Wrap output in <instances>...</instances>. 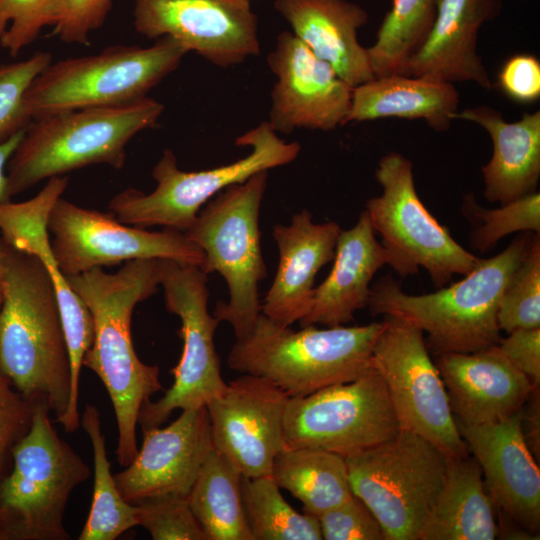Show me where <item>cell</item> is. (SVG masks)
Masks as SVG:
<instances>
[{
  "label": "cell",
  "instance_id": "obj_1",
  "mask_svg": "<svg viewBox=\"0 0 540 540\" xmlns=\"http://www.w3.org/2000/svg\"><path fill=\"white\" fill-rule=\"evenodd\" d=\"M66 280L92 316L93 340L82 366L99 377L110 397L117 426L115 454L125 467L138 452L140 410L162 389L159 367L139 359L131 334L134 308L160 286L157 259L127 261L116 273L93 268Z\"/></svg>",
  "mask_w": 540,
  "mask_h": 540
},
{
  "label": "cell",
  "instance_id": "obj_2",
  "mask_svg": "<svg viewBox=\"0 0 540 540\" xmlns=\"http://www.w3.org/2000/svg\"><path fill=\"white\" fill-rule=\"evenodd\" d=\"M3 300L0 371L32 406L59 422L71 391L70 358L53 283L45 265L0 236Z\"/></svg>",
  "mask_w": 540,
  "mask_h": 540
},
{
  "label": "cell",
  "instance_id": "obj_3",
  "mask_svg": "<svg viewBox=\"0 0 540 540\" xmlns=\"http://www.w3.org/2000/svg\"><path fill=\"white\" fill-rule=\"evenodd\" d=\"M536 233L518 235L499 254L482 259L464 278L436 292L412 295L390 275L370 290L373 315L402 319L427 333L435 355L472 353L501 339L497 313L503 291Z\"/></svg>",
  "mask_w": 540,
  "mask_h": 540
},
{
  "label": "cell",
  "instance_id": "obj_4",
  "mask_svg": "<svg viewBox=\"0 0 540 540\" xmlns=\"http://www.w3.org/2000/svg\"><path fill=\"white\" fill-rule=\"evenodd\" d=\"M385 320L363 326L295 331L260 313L251 331L236 340L228 367L263 377L290 398L353 381L372 367V353Z\"/></svg>",
  "mask_w": 540,
  "mask_h": 540
},
{
  "label": "cell",
  "instance_id": "obj_5",
  "mask_svg": "<svg viewBox=\"0 0 540 540\" xmlns=\"http://www.w3.org/2000/svg\"><path fill=\"white\" fill-rule=\"evenodd\" d=\"M164 106L145 97L114 107L64 111L33 119L7 164L11 197L42 180L95 164L125 165L126 146L154 127Z\"/></svg>",
  "mask_w": 540,
  "mask_h": 540
},
{
  "label": "cell",
  "instance_id": "obj_6",
  "mask_svg": "<svg viewBox=\"0 0 540 540\" xmlns=\"http://www.w3.org/2000/svg\"><path fill=\"white\" fill-rule=\"evenodd\" d=\"M33 407L30 429L0 480V540H69L66 506L91 470L58 435L49 409Z\"/></svg>",
  "mask_w": 540,
  "mask_h": 540
},
{
  "label": "cell",
  "instance_id": "obj_7",
  "mask_svg": "<svg viewBox=\"0 0 540 540\" xmlns=\"http://www.w3.org/2000/svg\"><path fill=\"white\" fill-rule=\"evenodd\" d=\"M268 171L228 186L199 211L184 232L204 253L201 270L218 272L226 281L228 301L218 302L213 315L229 323L236 340L245 337L261 313L259 282L267 269L260 244L259 212Z\"/></svg>",
  "mask_w": 540,
  "mask_h": 540
},
{
  "label": "cell",
  "instance_id": "obj_8",
  "mask_svg": "<svg viewBox=\"0 0 540 540\" xmlns=\"http://www.w3.org/2000/svg\"><path fill=\"white\" fill-rule=\"evenodd\" d=\"M187 49L171 37L150 47L117 45L98 54L50 63L29 85L24 105L31 119L91 107L127 105L180 65Z\"/></svg>",
  "mask_w": 540,
  "mask_h": 540
},
{
  "label": "cell",
  "instance_id": "obj_9",
  "mask_svg": "<svg viewBox=\"0 0 540 540\" xmlns=\"http://www.w3.org/2000/svg\"><path fill=\"white\" fill-rule=\"evenodd\" d=\"M235 143L250 147V153L233 163L202 171L180 170L174 153L165 149L152 171L155 189L149 194L125 189L110 200V211L127 225L163 226L185 232L201 207L216 194L258 172L293 162L301 151L298 142L278 137L268 121L242 134Z\"/></svg>",
  "mask_w": 540,
  "mask_h": 540
},
{
  "label": "cell",
  "instance_id": "obj_10",
  "mask_svg": "<svg viewBox=\"0 0 540 540\" xmlns=\"http://www.w3.org/2000/svg\"><path fill=\"white\" fill-rule=\"evenodd\" d=\"M344 457L353 494L377 518L386 540H418L448 457L428 440L402 429Z\"/></svg>",
  "mask_w": 540,
  "mask_h": 540
},
{
  "label": "cell",
  "instance_id": "obj_11",
  "mask_svg": "<svg viewBox=\"0 0 540 540\" xmlns=\"http://www.w3.org/2000/svg\"><path fill=\"white\" fill-rule=\"evenodd\" d=\"M382 194L365 211L382 240L389 265L405 278L424 268L435 287L466 275L481 258L461 246L428 211L416 191L412 162L397 152L384 155L375 171Z\"/></svg>",
  "mask_w": 540,
  "mask_h": 540
},
{
  "label": "cell",
  "instance_id": "obj_12",
  "mask_svg": "<svg viewBox=\"0 0 540 540\" xmlns=\"http://www.w3.org/2000/svg\"><path fill=\"white\" fill-rule=\"evenodd\" d=\"M157 274L167 311L180 319L183 349L171 371V387L159 400L142 406L141 430L159 427L176 409L206 406L227 386L214 342L220 321L208 309L207 274L197 266L168 259H157Z\"/></svg>",
  "mask_w": 540,
  "mask_h": 540
},
{
  "label": "cell",
  "instance_id": "obj_13",
  "mask_svg": "<svg viewBox=\"0 0 540 540\" xmlns=\"http://www.w3.org/2000/svg\"><path fill=\"white\" fill-rule=\"evenodd\" d=\"M384 320L372 366L386 385L400 429L428 440L448 458L468 456L423 332L399 318L385 316Z\"/></svg>",
  "mask_w": 540,
  "mask_h": 540
},
{
  "label": "cell",
  "instance_id": "obj_14",
  "mask_svg": "<svg viewBox=\"0 0 540 540\" xmlns=\"http://www.w3.org/2000/svg\"><path fill=\"white\" fill-rule=\"evenodd\" d=\"M399 430L386 385L373 366L353 381L289 398L284 415L287 446L342 456L380 444Z\"/></svg>",
  "mask_w": 540,
  "mask_h": 540
},
{
  "label": "cell",
  "instance_id": "obj_15",
  "mask_svg": "<svg viewBox=\"0 0 540 540\" xmlns=\"http://www.w3.org/2000/svg\"><path fill=\"white\" fill-rule=\"evenodd\" d=\"M47 228L65 277L136 259H168L200 269L205 260L201 248L184 232L128 226L112 213L80 207L62 197L50 211Z\"/></svg>",
  "mask_w": 540,
  "mask_h": 540
},
{
  "label": "cell",
  "instance_id": "obj_16",
  "mask_svg": "<svg viewBox=\"0 0 540 540\" xmlns=\"http://www.w3.org/2000/svg\"><path fill=\"white\" fill-rule=\"evenodd\" d=\"M134 25L147 38L171 37L221 68L260 52L257 16L246 0H134Z\"/></svg>",
  "mask_w": 540,
  "mask_h": 540
},
{
  "label": "cell",
  "instance_id": "obj_17",
  "mask_svg": "<svg viewBox=\"0 0 540 540\" xmlns=\"http://www.w3.org/2000/svg\"><path fill=\"white\" fill-rule=\"evenodd\" d=\"M289 398L269 380L242 374L207 403L213 448L243 477L271 475L275 457L287 447Z\"/></svg>",
  "mask_w": 540,
  "mask_h": 540
},
{
  "label": "cell",
  "instance_id": "obj_18",
  "mask_svg": "<svg viewBox=\"0 0 540 540\" xmlns=\"http://www.w3.org/2000/svg\"><path fill=\"white\" fill-rule=\"evenodd\" d=\"M68 185L66 176L49 178L33 198L19 203L0 202V236L15 249L36 256L53 283L70 358L71 391L63 422L79 423V379L82 359L93 340V320L82 299L72 290L53 255L47 222L55 202Z\"/></svg>",
  "mask_w": 540,
  "mask_h": 540
},
{
  "label": "cell",
  "instance_id": "obj_19",
  "mask_svg": "<svg viewBox=\"0 0 540 540\" xmlns=\"http://www.w3.org/2000/svg\"><path fill=\"white\" fill-rule=\"evenodd\" d=\"M267 63L276 76L268 120L276 133L344 125L353 88L292 32L278 35Z\"/></svg>",
  "mask_w": 540,
  "mask_h": 540
},
{
  "label": "cell",
  "instance_id": "obj_20",
  "mask_svg": "<svg viewBox=\"0 0 540 540\" xmlns=\"http://www.w3.org/2000/svg\"><path fill=\"white\" fill-rule=\"evenodd\" d=\"M142 432L136 456L114 474L123 498L136 505L162 496L187 497L213 449L206 406L182 410L168 426Z\"/></svg>",
  "mask_w": 540,
  "mask_h": 540
},
{
  "label": "cell",
  "instance_id": "obj_21",
  "mask_svg": "<svg viewBox=\"0 0 540 540\" xmlns=\"http://www.w3.org/2000/svg\"><path fill=\"white\" fill-rule=\"evenodd\" d=\"M457 425L480 465L494 507L535 535L540 527V470L522 431L521 410L490 424Z\"/></svg>",
  "mask_w": 540,
  "mask_h": 540
},
{
  "label": "cell",
  "instance_id": "obj_22",
  "mask_svg": "<svg viewBox=\"0 0 540 540\" xmlns=\"http://www.w3.org/2000/svg\"><path fill=\"white\" fill-rule=\"evenodd\" d=\"M436 356L451 410L463 425L490 424L510 417L521 410L536 388L497 345L472 353Z\"/></svg>",
  "mask_w": 540,
  "mask_h": 540
},
{
  "label": "cell",
  "instance_id": "obj_23",
  "mask_svg": "<svg viewBox=\"0 0 540 540\" xmlns=\"http://www.w3.org/2000/svg\"><path fill=\"white\" fill-rule=\"evenodd\" d=\"M340 231L334 221L315 223L308 210L295 213L288 225L273 227L279 263L261 313L280 326H291L309 313L316 274L333 260Z\"/></svg>",
  "mask_w": 540,
  "mask_h": 540
},
{
  "label": "cell",
  "instance_id": "obj_24",
  "mask_svg": "<svg viewBox=\"0 0 540 540\" xmlns=\"http://www.w3.org/2000/svg\"><path fill=\"white\" fill-rule=\"evenodd\" d=\"M500 0H437L433 25L418 50L398 74L447 82H474L492 88L477 52L482 25L498 16Z\"/></svg>",
  "mask_w": 540,
  "mask_h": 540
},
{
  "label": "cell",
  "instance_id": "obj_25",
  "mask_svg": "<svg viewBox=\"0 0 540 540\" xmlns=\"http://www.w3.org/2000/svg\"><path fill=\"white\" fill-rule=\"evenodd\" d=\"M274 7L292 33L352 88L374 78L367 48L357 38L368 22L361 6L347 0H275Z\"/></svg>",
  "mask_w": 540,
  "mask_h": 540
},
{
  "label": "cell",
  "instance_id": "obj_26",
  "mask_svg": "<svg viewBox=\"0 0 540 540\" xmlns=\"http://www.w3.org/2000/svg\"><path fill=\"white\" fill-rule=\"evenodd\" d=\"M387 262L364 210L352 228L340 231L331 271L315 287L311 309L299 324L332 327L352 321L356 311L368 306L370 283Z\"/></svg>",
  "mask_w": 540,
  "mask_h": 540
},
{
  "label": "cell",
  "instance_id": "obj_27",
  "mask_svg": "<svg viewBox=\"0 0 540 540\" xmlns=\"http://www.w3.org/2000/svg\"><path fill=\"white\" fill-rule=\"evenodd\" d=\"M455 119L481 126L490 135L492 157L482 168L484 197L504 204L536 191L540 178V111L507 122L490 106L457 112Z\"/></svg>",
  "mask_w": 540,
  "mask_h": 540
},
{
  "label": "cell",
  "instance_id": "obj_28",
  "mask_svg": "<svg viewBox=\"0 0 540 540\" xmlns=\"http://www.w3.org/2000/svg\"><path fill=\"white\" fill-rule=\"evenodd\" d=\"M458 106L453 83L396 73L354 87L344 125L384 118L422 119L435 131L445 132Z\"/></svg>",
  "mask_w": 540,
  "mask_h": 540
},
{
  "label": "cell",
  "instance_id": "obj_29",
  "mask_svg": "<svg viewBox=\"0 0 540 540\" xmlns=\"http://www.w3.org/2000/svg\"><path fill=\"white\" fill-rule=\"evenodd\" d=\"M498 535L480 465L469 455L447 458L441 488L418 540H493Z\"/></svg>",
  "mask_w": 540,
  "mask_h": 540
},
{
  "label": "cell",
  "instance_id": "obj_30",
  "mask_svg": "<svg viewBox=\"0 0 540 540\" xmlns=\"http://www.w3.org/2000/svg\"><path fill=\"white\" fill-rule=\"evenodd\" d=\"M271 476L317 518L354 495L345 457L323 449L287 446L275 457Z\"/></svg>",
  "mask_w": 540,
  "mask_h": 540
},
{
  "label": "cell",
  "instance_id": "obj_31",
  "mask_svg": "<svg viewBox=\"0 0 540 540\" xmlns=\"http://www.w3.org/2000/svg\"><path fill=\"white\" fill-rule=\"evenodd\" d=\"M242 474L214 448L187 495L188 504L208 540H253L246 518Z\"/></svg>",
  "mask_w": 540,
  "mask_h": 540
},
{
  "label": "cell",
  "instance_id": "obj_32",
  "mask_svg": "<svg viewBox=\"0 0 540 540\" xmlns=\"http://www.w3.org/2000/svg\"><path fill=\"white\" fill-rule=\"evenodd\" d=\"M80 425L89 437L93 454V494L86 522L78 540H114L138 526L137 508L121 495L111 472L101 417L87 405Z\"/></svg>",
  "mask_w": 540,
  "mask_h": 540
},
{
  "label": "cell",
  "instance_id": "obj_33",
  "mask_svg": "<svg viewBox=\"0 0 540 540\" xmlns=\"http://www.w3.org/2000/svg\"><path fill=\"white\" fill-rule=\"evenodd\" d=\"M241 491L253 540L323 539L318 518L296 511L271 475L242 477Z\"/></svg>",
  "mask_w": 540,
  "mask_h": 540
},
{
  "label": "cell",
  "instance_id": "obj_34",
  "mask_svg": "<svg viewBox=\"0 0 540 540\" xmlns=\"http://www.w3.org/2000/svg\"><path fill=\"white\" fill-rule=\"evenodd\" d=\"M437 0H392L367 48L374 77L399 73L427 37L436 15Z\"/></svg>",
  "mask_w": 540,
  "mask_h": 540
},
{
  "label": "cell",
  "instance_id": "obj_35",
  "mask_svg": "<svg viewBox=\"0 0 540 540\" xmlns=\"http://www.w3.org/2000/svg\"><path fill=\"white\" fill-rule=\"evenodd\" d=\"M463 213L473 221L475 229L471 242L475 249L485 252L503 237L515 232L540 234V194L534 191L495 209H485L471 195L465 196Z\"/></svg>",
  "mask_w": 540,
  "mask_h": 540
},
{
  "label": "cell",
  "instance_id": "obj_36",
  "mask_svg": "<svg viewBox=\"0 0 540 540\" xmlns=\"http://www.w3.org/2000/svg\"><path fill=\"white\" fill-rule=\"evenodd\" d=\"M497 322L507 334L540 328V234L532 238L503 291Z\"/></svg>",
  "mask_w": 540,
  "mask_h": 540
},
{
  "label": "cell",
  "instance_id": "obj_37",
  "mask_svg": "<svg viewBox=\"0 0 540 540\" xmlns=\"http://www.w3.org/2000/svg\"><path fill=\"white\" fill-rule=\"evenodd\" d=\"M49 52L38 51L29 58L0 64V139L27 128L32 121L24 95L34 78L50 63Z\"/></svg>",
  "mask_w": 540,
  "mask_h": 540
},
{
  "label": "cell",
  "instance_id": "obj_38",
  "mask_svg": "<svg viewBox=\"0 0 540 540\" xmlns=\"http://www.w3.org/2000/svg\"><path fill=\"white\" fill-rule=\"evenodd\" d=\"M60 0H0V45L12 57L33 43L46 26H55Z\"/></svg>",
  "mask_w": 540,
  "mask_h": 540
},
{
  "label": "cell",
  "instance_id": "obj_39",
  "mask_svg": "<svg viewBox=\"0 0 540 540\" xmlns=\"http://www.w3.org/2000/svg\"><path fill=\"white\" fill-rule=\"evenodd\" d=\"M138 526L154 540H208L187 497L162 496L136 504Z\"/></svg>",
  "mask_w": 540,
  "mask_h": 540
},
{
  "label": "cell",
  "instance_id": "obj_40",
  "mask_svg": "<svg viewBox=\"0 0 540 540\" xmlns=\"http://www.w3.org/2000/svg\"><path fill=\"white\" fill-rule=\"evenodd\" d=\"M318 520L326 540H386L379 521L356 495L321 514Z\"/></svg>",
  "mask_w": 540,
  "mask_h": 540
},
{
  "label": "cell",
  "instance_id": "obj_41",
  "mask_svg": "<svg viewBox=\"0 0 540 540\" xmlns=\"http://www.w3.org/2000/svg\"><path fill=\"white\" fill-rule=\"evenodd\" d=\"M33 410L0 371V480L11 467L14 447L30 429Z\"/></svg>",
  "mask_w": 540,
  "mask_h": 540
},
{
  "label": "cell",
  "instance_id": "obj_42",
  "mask_svg": "<svg viewBox=\"0 0 540 540\" xmlns=\"http://www.w3.org/2000/svg\"><path fill=\"white\" fill-rule=\"evenodd\" d=\"M112 0H60L54 34L67 44L88 45L89 34L107 18Z\"/></svg>",
  "mask_w": 540,
  "mask_h": 540
},
{
  "label": "cell",
  "instance_id": "obj_43",
  "mask_svg": "<svg viewBox=\"0 0 540 540\" xmlns=\"http://www.w3.org/2000/svg\"><path fill=\"white\" fill-rule=\"evenodd\" d=\"M499 86L511 99L529 103L540 97V62L530 54H516L502 66Z\"/></svg>",
  "mask_w": 540,
  "mask_h": 540
},
{
  "label": "cell",
  "instance_id": "obj_44",
  "mask_svg": "<svg viewBox=\"0 0 540 540\" xmlns=\"http://www.w3.org/2000/svg\"><path fill=\"white\" fill-rule=\"evenodd\" d=\"M508 361L536 387L540 383V328L517 329L497 344Z\"/></svg>",
  "mask_w": 540,
  "mask_h": 540
},
{
  "label": "cell",
  "instance_id": "obj_45",
  "mask_svg": "<svg viewBox=\"0 0 540 540\" xmlns=\"http://www.w3.org/2000/svg\"><path fill=\"white\" fill-rule=\"evenodd\" d=\"M25 130H21L12 136L0 139V202L10 201L8 176L5 173L8 161L21 141Z\"/></svg>",
  "mask_w": 540,
  "mask_h": 540
},
{
  "label": "cell",
  "instance_id": "obj_46",
  "mask_svg": "<svg viewBox=\"0 0 540 540\" xmlns=\"http://www.w3.org/2000/svg\"><path fill=\"white\" fill-rule=\"evenodd\" d=\"M2 300H3V281H2V274L0 270V308L2 305Z\"/></svg>",
  "mask_w": 540,
  "mask_h": 540
},
{
  "label": "cell",
  "instance_id": "obj_47",
  "mask_svg": "<svg viewBox=\"0 0 540 540\" xmlns=\"http://www.w3.org/2000/svg\"><path fill=\"white\" fill-rule=\"evenodd\" d=\"M246 1L251 2L252 0H246Z\"/></svg>",
  "mask_w": 540,
  "mask_h": 540
}]
</instances>
